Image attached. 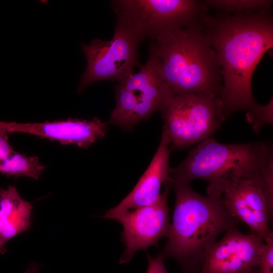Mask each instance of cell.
Returning a JSON list of instances; mask_svg holds the SVG:
<instances>
[{"mask_svg":"<svg viewBox=\"0 0 273 273\" xmlns=\"http://www.w3.org/2000/svg\"><path fill=\"white\" fill-rule=\"evenodd\" d=\"M204 5L225 14L253 13L271 9L270 0H205Z\"/></svg>","mask_w":273,"mask_h":273,"instance_id":"obj_16","label":"cell"},{"mask_svg":"<svg viewBox=\"0 0 273 273\" xmlns=\"http://www.w3.org/2000/svg\"><path fill=\"white\" fill-rule=\"evenodd\" d=\"M32 204L20 196L16 187L0 189V253L7 252L6 244L31 226Z\"/></svg>","mask_w":273,"mask_h":273,"instance_id":"obj_14","label":"cell"},{"mask_svg":"<svg viewBox=\"0 0 273 273\" xmlns=\"http://www.w3.org/2000/svg\"><path fill=\"white\" fill-rule=\"evenodd\" d=\"M162 114V131L179 150L210 138L226 120L220 98L203 95L175 96Z\"/></svg>","mask_w":273,"mask_h":273,"instance_id":"obj_7","label":"cell"},{"mask_svg":"<svg viewBox=\"0 0 273 273\" xmlns=\"http://www.w3.org/2000/svg\"><path fill=\"white\" fill-rule=\"evenodd\" d=\"M164 185L155 203L130 210L114 219L123 227L121 236L125 249L120 264L129 262L136 252L156 246L161 238L167 237L170 227L167 198L171 186L170 182Z\"/></svg>","mask_w":273,"mask_h":273,"instance_id":"obj_10","label":"cell"},{"mask_svg":"<svg viewBox=\"0 0 273 273\" xmlns=\"http://www.w3.org/2000/svg\"><path fill=\"white\" fill-rule=\"evenodd\" d=\"M273 170L271 145L263 142L222 144L208 138L190 151L178 166L170 169L172 179L190 184L207 181V189L219 190L232 179L256 176Z\"/></svg>","mask_w":273,"mask_h":273,"instance_id":"obj_4","label":"cell"},{"mask_svg":"<svg viewBox=\"0 0 273 273\" xmlns=\"http://www.w3.org/2000/svg\"><path fill=\"white\" fill-rule=\"evenodd\" d=\"M169 145L162 131L159 146L148 168L132 190L117 205L105 212L104 218L114 219L125 212L150 205L159 199L162 185L171 180Z\"/></svg>","mask_w":273,"mask_h":273,"instance_id":"obj_13","label":"cell"},{"mask_svg":"<svg viewBox=\"0 0 273 273\" xmlns=\"http://www.w3.org/2000/svg\"><path fill=\"white\" fill-rule=\"evenodd\" d=\"M141 43L128 28L116 22L111 39L96 38L89 44L82 43L86 65L80 77L78 92H82L95 82H119L133 73L139 64Z\"/></svg>","mask_w":273,"mask_h":273,"instance_id":"obj_8","label":"cell"},{"mask_svg":"<svg viewBox=\"0 0 273 273\" xmlns=\"http://www.w3.org/2000/svg\"><path fill=\"white\" fill-rule=\"evenodd\" d=\"M44 169L37 157H28L16 152L0 160V172L8 176H26L36 180Z\"/></svg>","mask_w":273,"mask_h":273,"instance_id":"obj_15","label":"cell"},{"mask_svg":"<svg viewBox=\"0 0 273 273\" xmlns=\"http://www.w3.org/2000/svg\"><path fill=\"white\" fill-rule=\"evenodd\" d=\"M201 21L220 66V100L226 119L236 112L247 111L256 103L252 78L262 57L273 46L271 9L253 13H207Z\"/></svg>","mask_w":273,"mask_h":273,"instance_id":"obj_1","label":"cell"},{"mask_svg":"<svg viewBox=\"0 0 273 273\" xmlns=\"http://www.w3.org/2000/svg\"><path fill=\"white\" fill-rule=\"evenodd\" d=\"M0 130L33 134L63 145L72 144L87 149L106 134L107 124L98 118L90 120L69 118L42 123H19L0 121Z\"/></svg>","mask_w":273,"mask_h":273,"instance_id":"obj_12","label":"cell"},{"mask_svg":"<svg viewBox=\"0 0 273 273\" xmlns=\"http://www.w3.org/2000/svg\"><path fill=\"white\" fill-rule=\"evenodd\" d=\"M175 201L166 242L159 255L174 259L180 273H199L218 236L238 226L239 219L224 206L220 193L203 196L190 184L172 179Z\"/></svg>","mask_w":273,"mask_h":273,"instance_id":"obj_2","label":"cell"},{"mask_svg":"<svg viewBox=\"0 0 273 273\" xmlns=\"http://www.w3.org/2000/svg\"><path fill=\"white\" fill-rule=\"evenodd\" d=\"M147 259L146 273H169L164 263V259L161 255L152 257L148 254Z\"/></svg>","mask_w":273,"mask_h":273,"instance_id":"obj_19","label":"cell"},{"mask_svg":"<svg viewBox=\"0 0 273 273\" xmlns=\"http://www.w3.org/2000/svg\"><path fill=\"white\" fill-rule=\"evenodd\" d=\"M251 273H258V269L256 270H255V271H253V272H251Z\"/></svg>","mask_w":273,"mask_h":273,"instance_id":"obj_22","label":"cell"},{"mask_svg":"<svg viewBox=\"0 0 273 273\" xmlns=\"http://www.w3.org/2000/svg\"><path fill=\"white\" fill-rule=\"evenodd\" d=\"M39 265L34 263H30L25 273H39Z\"/></svg>","mask_w":273,"mask_h":273,"instance_id":"obj_21","label":"cell"},{"mask_svg":"<svg viewBox=\"0 0 273 273\" xmlns=\"http://www.w3.org/2000/svg\"><path fill=\"white\" fill-rule=\"evenodd\" d=\"M264 243L257 234H243L238 226L232 227L209 251L199 273H251L258 269Z\"/></svg>","mask_w":273,"mask_h":273,"instance_id":"obj_11","label":"cell"},{"mask_svg":"<svg viewBox=\"0 0 273 273\" xmlns=\"http://www.w3.org/2000/svg\"><path fill=\"white\" fill-rule=\"evenodd\" d=\"M246 119L252 126L255 133L259 132L265 125L273 123V100L264 105L256 103L247 111Z\"/></svg>","mask_w":273,"mask_h":273,"instance_id":"obj_17","label":"cell"},{"mask_svg":"<svg viewBox=\"0 0 273 273\" xmlns=\"http://www.w3.org/2000/svg\"><path fill=\"white\" fill-rule=\"evenodd\" d=\"M201 20L163 33L149 46V58L174 97L196 94L220 98V66Z\"/></svg>","mask_w":273,"mask_h":273,"instance_id":"obj_3","label":"cell"},{"mask_svg":"<svg viewBox=\"0 0 273 273\" xmlns=\"http://www.w3.org/2000/svg\"><path fill=\"white\" fill-rule=\"evenodd\" d=\"M116 105L108 123L131 131L154 113H162L174 96L159 74L152 60L124 79L115 87Z\"/></svg>","mask_w":273,"mask_h":273,"instance_id":"obj_6","label":"cell"},{"mask_svg":"<svg viewBox=\"0 0 273 273\" xmlns=\"http://www.w3.org/2000/svg\"><path fill=\"white\" fill-rule=\"evenodd\" d=\"M222 202L234 217L264 240L271 233L273 219V170L232 179L220 188Z\"/></svg>","mask_w":273,"mask_h":273,"instance_id":"obj_9","label":"cell"},{"mask_svg":"<svg viewBox=\"0 0 273 273\" xmlns=\"http://www.w3.org/2000/svg\"><path fill=\"white\" fill-rule=\"evenodd\" d=\"M110 6L116 22L141 42L187 27L199 21L209 10L203 1L196 0H114Z\"/></svg>","mask_w":273,"mask_h":273,"instance_id":"obj_5","label":"cell"},{"mask_svg":"<svg viewBox=\"0 0 273 273\" xmlns=\"http://www.w3.org/2000/svg\"><path fill=\"white\" fill-rule=\"evenodd\" d=\"M258 273H273V234L265 240L258 257Z\"/></svg>","mask_w":273,"mask_h":273,"instance_id":"obj_18","label":"cell"},{"mask_svg":"<svg viewBox=\"0 0 273 273\" xmlns=\"http://www.w3.org/2000/svg\"><path fill=\"white\" fill-rule=\"evenodd\" d=\"M14 152L8 142V132L0 130V160L8 158Z\"/></svg>","mask_w":273,"mask_h":273,"instance_id":"obj_20","label":"cell"}]
</instances>
